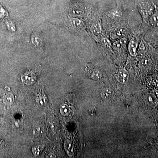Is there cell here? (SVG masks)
<instances>
[{"label":"cell","mask_w":158,"mask_h":158,"mask_svg":"<svg viewBox=\"0 0 158 158\" xmlns=\"http://www.w3.org/2000/svg\"><path fill=\"white\" fill-rule=\"evenodd\" d=\"M151 61L149 59H144L141 61V63L142 65H148L150 64Z\"/></svg>","instance_id":"22"},{"label":"cell","mask_w":158,"mask_h":158,"mask_svg":"<svg viewBox=\"0 0 158 158\" xmlns=\"http://www.w3.org/2000/svg\"><path fill=\"white\" fill-rule=\"evenodd\" d=\"M114 94V91L111 88H106L102 90L101 96L102 98L106 100L112 98Z\"/></svg>","instance_id":"9"},{"label":"cell","mask_w":158,"mask_h":158,"mask_svg":"<svg viewBox=\"0 0 158 158\" xmlns=\"http://www.w3.org/2000/svg\"><path fill=\"white\" fill-rule=\"evenodd\" d=\"M128 51L132 56L136 57L138 55V43L134 40H132L130 41L128 44Z\"/></svg>","instance_id":"5"},{"label":"cell","mask_w":158,"mask_h":158,"mask_svg":"<svg viewBox=\"0 0 158 158\" xmlns=\"http://www.w3.org/2000/svg\"><path fill=\"white\" fill-rule=\"evenodd\" d=\"M138 10L145 21H148L150 16L153 13L152 7L148 4H141L138 7Z\"/></svg>","instance_id":"1"},{"label":"cell","mask_w":158,"mask_h":158,"mask_svg":"<svg viewBox=\"0 0 158 158\" xmlns=\"http://www.w3.org/2000/svg\"><path fill=\"white\" fill-rule=\"evenodd\" d=\"M85 13L84 9L79 7H73L71 11V15L73 16H81Z\"/></svg>","instance_id":"12"},{"label":"cell","mask_w":158,"mask_h":158,"mask_svg":"<svg viewBox=\"0 0 158 158\" xmlns=\"http://www.w3.org/2000/svg\"><path fill=\"white\" fill-rule=\"evenodd\" d=\"M155 92L157 96L158 97V88H157L156 89Z\"/></svg>","instance_id":"24"},{"label":"cell","mask_w":158,"mask_h":158,"mask_svg":"<svg viewBox=\"0 0 158 158\" xmlns=\"http://www.w3.org/2000/svg\"><path fill=\"white\" fill-rule=\"evenodd\" d=\"M148 21L151 26L153 27H158V13H153L150 16Z\"/></svg>","instance_id":"10"},{"label":"cell","mask_w":158,"mask_h":158,"mask_svg":"<svg viewBox=\"0 0 158 158\" xmlns=\"http://www.w3.org/2000/svg\"><path fill=\"white\" fill-rule=\"evenodd\" d=\"M90 31L94 35H98L102 32V27L99 22H95L91 24L90 27Z\"/></svg>","instance_id":"7"},{"label":"cell","mask_w":158,"mask_h":158,"mask_svg":"<svg viewBox=\"0 0 158 158\" xmlns=\"http://www.w3.org/2000/svg\"><path fill=\"white\" fill-rule=\"evenodd\" d=\"M150 82L153 86L158 88V77H152L150 79Z\"/></svg>","instance_id":"20"},{"label":"cell","mask_w":158,"mask_h":158,"mask_svg":"<svg viewBox=\"0 0 158 158\" xmlns=\"http://www.w3.org/2000/svg\"><path fill=\"white\" fill-rule=\"evenodd\" d=\"M129 78L128 72L125 69H121L118 71L116 78L118 81L122 85L127 84Z\"/></svg>","instance_id":"2"},{"label":"cell","mask_w":158,"mask_h":158,"mask_svg":"<svg viewBox=\"0 0 158 158\" xmlns=\"http://www.w3.org/2000/svg\"><path fill=\"white\" fill-rule=\"evenodd\" d=\"M31 41L35 48L41 49L43 45V40L42 37L39 34L37 33H33L31 37Z\"/></svg>","instance_id":"4"},{"label":"cell","mask_w":158,"mask_h":158,"mask_svg":"<svg viewBox=\"0 0 158 158\" xmlns=\"http://www.w3.org/2000/svg\"><path fill=\"white\" fill-rule=\"evenodd\" d=\"M21 80L26 85H31L36 82L37 77L32 72H28L22 76Z\"/></svg>","instance_id":"3"},{"label":"cell","mask_w":158,"mask_h":158,"mask_svg":"<svg viewBox=\"0 0 158 158\" xmlns=\"http://www.w3.org/2000/svg\"><path fill=\"white\" fill-rule=\"evenodd\" d=\"M101 43L106 48L111 49L113 48V44H112V43L110 41V40L106 37H103L102 38Z\"/></svg>","instance_id":"17"},{"label":"cell","mask_w":158,"mask_h":158,"mask_svg":"<svg viewBox=\"0 0 158 158\" xmlns=\"http://www.w3.org/2000/svg\"><path fill=\"white\" fill-rule=\"evenodd\" d=\"M48 157L49 158H55L56 157V156L55 155H54L53 154H50L49 155Z\"/></svg>","instance_id":"23"},{"label":"cell","mask_w":158,"mask_h":158,"mask_svg":"<svg viewBox=\"0 0 158 158\" xmlns=\"http://www.w3.org/2000/svg\"><path fill=\"white\" fill-rule=\"evenodd\" d=\"M146 46L144 41L142 40L141 41L140 45L139 46V47L138 48V51L141 53H144L146 50Z\"/></svg>","instance_id":"19"},{"label":"cell","mask_w":158,"mask_h":158,"mask_svg":"<svg viewBox=\"0 0 158 158\" xmlns=\"http://www.w3.org/2000/svg\"><path fill=\"white\" fill-rule=\"evenodd\" d=\"M64 145L65 151L68 155L70 157L73 156L74 154V149L71 142L69 141H65Z\"/></svg>","instance_id":"11"},{"label":"cell","mask_w":158,"mask_h":158,"mask_svg":"<svg viewBox=\"0 0 158 158\" xmlns=\"http://www.w3.org/2000/svg\"><path fill=\"white\" fill-rule=\"evenodd\" d=\"M125 33V31L123 29H118L113 33L112 37L117 38H121L124 36Z\"/></svg>","instance_id":"18"},{"label":"cell","mask_w":158,"mask_h":158,"mask_svg":"<svg viewBox=\"0 0 158 158\" xmlns=\"http://www.w3.org/2000/svg\"><path fill=\"white\" fill-rule=\"evenodd\" d=\"M124 1H125V2H127V1H128L129 0H123Z\"/></svg>","instance_id":"26"},{"label":"cell","mask_w":158,"mask_h":158,"mask_svg":"<svg viewBox=\"0 0 158 158\" xmlns=\"http://www.w3.org/2000/svg\"></svg>","instance_id":"27"},{"label":"cell","mask_w":158,"mask_h":158,"mask_svg":"<svg viewBox=\"0 0 158 158\" xmlns=\"http://www.w3.org/2000/svg\"><path fill=\"white\" fill-rule=\"evenodd\" d=\"M106 15L107 16L112 19H117L121 17L122 13L120 10L118 9H113L108 11L106 13Z\"/></svg>","instance_id":"8"},{"label":"cell","mask_w":158,"mask_h":158,"mask_svg":"<svg viewBox=\"0 0 158 158\" xmlns=\"http://www.w3.org/2000/svg\"><path fill=\"white\" fill-rule=\"evenodd\" d=\"M71 27L73 29H80L82 28L84 26V23L81 20L72 18L69 21Z\"/></svg>","instance_id":"6"},{"label":"cell","mask_w":158,"mask_h":158,"mask_svg":"<svg viewBox=\"0 0 158 158\" xmlns=\"http://www.w3.org/2000/svg\"><path fill=\"white\" fill-rule=\"evenodd\" d=\"M90 77L93 80H98L102 77V74L98 69H94L92 71Z\"/></svg>","instance_id":"16"},{"label":"cell","mask_w":158,"mask_h":158,"mask_svg":"<svg viewBox=\"0 0 158 158\" xmlns=\"http://www.w3.org/2000/svg\"><path fill=\"white\" fill-rule=\"evenodd\" d=\"M60 113L62 116H67L70 113V109L68 105L63 104L60 108Z\"/></svg>","instance_id":"15"},{"label":"cell","mask_w":158,"mask_h":158,"mask_svg":"<svg viewBox=\"0 0 158 158\" xmlns=\"http://www.w3.org/2000/svg\"><path fill=\"white\" fill-rule=\"evenodd\" d=\"M146 101H147L148 104L151 106H156L158 102L156 98L153 94H150L148 95L147 98H146Z\"/></svg>","instance_id":"13"},{"label":"cell","mask_w":158,"mask_h":158,"mask_svg":"<svg viewBox=\"0 0 158 158\" xmlns=\"http://www.w3.org/2000/svg\"><path fill=\"white\" fill-rule=\"evenodd\" d=\"M2 141H0V147H1V146H2Z\"/></svg>","instance_id":"25"},{"label":"cell","mask_w":158,"mask_h":158,"mask_svg":"<svg viewBox=\"0 0 158 158\" xmlns=\"http://www.w3.org/2000/svg\"><path fill=\"white\" fill-rule=\"evenodd\" d=\"M124 44L125 42L121 40H116L113 43V48L116 51H119L123 48Z\"/></svg>","instance_id":"14"},{"label":"cell","mask_w":158,"mask_h":158,"mask_svg":"<svg viewBox=\"0 0 158 158\" xmlns=\"http://www.w3.org/2000/svg\"><path fill=\"white\" fill-rule=\"evenodd\" d=\"M32 151L34 155L37 156L40 153V150L39 147H34L32 148Z\"/></svg>","instance_id":"21"}]
</instances>
